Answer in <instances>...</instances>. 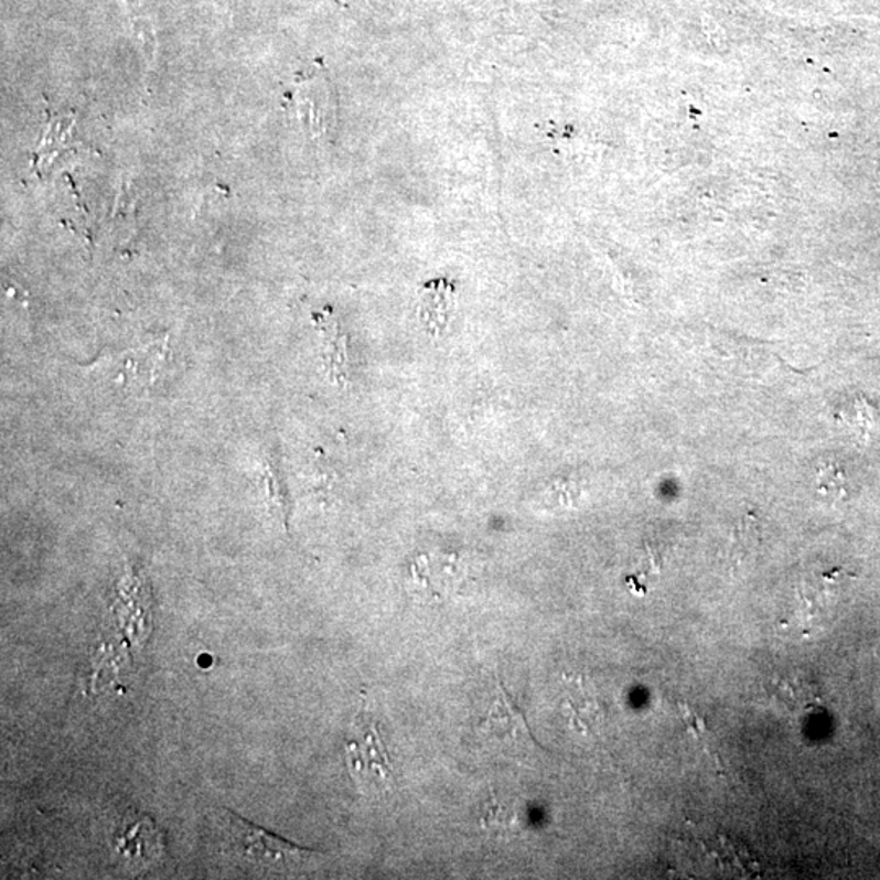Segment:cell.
Instances as JSON below:
<instances>
[{"mask_svg": "<svg viewBox=\"0 0 880 880\" xmlns=\"http://www.w3.org/2000/svg\"><path fill=\"white\" fill-rule=\"evenodd\" d=\"M477 732L484 737L487 743L500 749L504 755H511L514 759L530 762L534 756L545 753V750L535 740L524 712L515 705L501 680H497L496 699L487 709L483 721L477 725Z\"/></svg>", "mask_w": 880, "mask_h": 880, "instance_id": "1", "label": "cell"}, {"mask_svg": "<svg viewBox=\"0 0 880 880\" xmlns=\"http://www.w3.org/2000/svg\"><path fill=\"white\" fill-rule=\"evenodd\" d=\"M760 544L759 522L753 517H743L739 522L731 538V556L737 561H742L745 556L752 555Z\"/></svg>", "mask_w": 880, "mask_h": 880, "instance_id": "8", "label": "cell"}, {"mask_svg": "<svg viewBox=\"0 0 880 880\" xmlns=\"http://www.w3.org/2000/svg\"><path fill=\"white\" fill-rule=\"evenodd\" d=\"M296 110L310 138L320 141L336 125V98L325 71H313L297 81Z\"/></svg>", "mask_w": 880, "mask_h": 880, "instance_id": "3", "label": "cell"}, {"mask_svg": "<svg viewBox=\"0 0 880 880\" xmlns=\"http://www.w3.org/2000/svg\"><path fill=\"white\" fill-rule=\"evenodd\" d=\"M227 815L234 848L242 858L261 868L276 869V871L296 869L309 862L313 856L320 855L319 851L289 844L285 838L276 837L232 812Z\"/></svg>", "mask_w": 880, "mask_h": 880, "instance_id": "2", "label": "cell"}, {"mask_svg": "<svg viewBox=\"0 0 880 880\" xmlns=\"http://www.w3.org/2000/svg\"><path fill=\"white\" fill-rule=\"evenodd\" d=\"M320 330L325 334V357L326 366L330 368V374L333 375L334 380H347V350L346 336L341 333L340 325L333 319H325L320 316Z\"/></svg>", "mask_w": 880, "mask_h": 880, "instance_id": "6", "label": "cell"}, {"mask_svg": "<svg viewBox=\"0 0 880 880\" xmlns=\"http://www.w3.org/2000/svg\"><path fill=\"white\" fill-rule=\"evenodd\" d=\"M818 494L827 501H840L848 496V477L837 462H824L817 469Z\"/></svg>", "mask_w": 880, "mask_h": 880, "instance_id": "7", "label": "cell"}, {"mask_svg": "<svg viewBox=\"0 0 880 880\" xmlns=\"http://www.w3.org/2000/svg\"><path fill=\"white\" fill-rule=\"evenodd\" d=\"M347 762L364 790H388L394 783L390 760L375 725L347 745Z\"/></svg>", "mask_w": 880, "mask_h": 880, "instance_id": "4", "label": "cell"}, {"mask_svg": "<svg viewBox=\"0 0 880 880\" xmlns=\"http://www.w3.org/2000/svg\"><path fill=\"white\" fill-rule=\"evenodd\" d=\"M453 307H455L453 286L443 279L425 285L419 296V316L429 333L439 334L446 329L453 313Z\"/></svg>", "mask_w": 880, "mask_h": 880, "instance_id": "5", "label": "cell"}]
</instances>
